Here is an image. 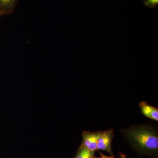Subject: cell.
<instances>
[{
  "label": "cell",
  "mask_w": 158,
  "mask_h": 158,
  "mask_svg": "<svg viewBox=\"0 0 158 158\" xmlns=\"http://www.w3.org/2000/svg\"><path fill=\"white\" fill-rule=\"evenodd\" d=\"M114 135L113 129L100 131L98 140V150L105 151L113 156L112 144Z\"/></svg>",
  "instance_id": "obj_2"
},
{
  "label": "cell",
  "mask_w": 158,
  "mask_h": 158,
  "mask_svg": "<svg viewBox=\"0 0 158 158\" xmlns=\"http://www.w3.org/2000/svg\"><path fill=\"white\" fill-rule=\"evenodd\" d=\"M18 0H0V12L2 15H9L14 11Z\"/></svg>",
  "instance_id": "obj_5"
},
{
  "label": "cell",
  "mask_w": 158,
  "mask_h": 158,
  "mask_svg": "<svg viewBox=\"0 0 158 158\" xmlns=\"http://www.w3.org/2000/svg\"><path fill=\"white\" fill-rule=\"evenodd\" d=\"M122 134L138 152L156 154L158 150L157 130L148 125L132 126L122 130Z\"/></svg>",
  "instance_id": "obj_1"
},
{
  "label": "cell",
  "mask_w": 158,
  "mask_h": 158,
  "mask_svg": "<svg viewBox=\"0 0 158 158\" xmlns=\"http://www.w3.org/2000/svg\"><path fill=\"white\" fill-rule=\"evenodd\" d=\"M99 133L100 131L92 132L84 131L82 134L83 141L81 145L93 152L98 150V140Z\"/></svg>",
  "instance_id": "obj_3"
},
{
  "label": "cell",
  "mask_w": 158,
  "mask_h": 158,
  "mask_svg": "<svg viewBox=\"0 0 158 158\" xmlns=\"http://www.w3.org/2000/svg\"><path fill=\"white\" fill-rule=\"evenodd\" d=\"M139 107L144 116L155 121H158L157 108L148 104L146 102L142 101L139 104Z\"/></svg>",
  "instance_id": "obj_4"
},
{
  "label": "cell",
  "mask_w": 158,
  "mask_h": 158,
  "mask_svg": "<svg viewBox=\"0 0 158 158\" xmlns=\"http://www.w3.org/2000/svg\"><path fill=\"white\" fill-rule=\"evenodd\" d=\"M99 153L101 155L99 157H96V156H94V158H115L113 157V156L109 157L107 156H105L102 153L100 152H99ZM120 157L118 158H126V156L124 154H121L120 155Z\"/></svg>",
  "instance_id": "obj_8"
},
{
  "label": "cell",
  "mask_w": 158,
  "mask_h": 158,
  "mask_svg": "<svg viewBox=\"0 0 158 158\" xmlns=\"http://www.w3.org/2000/svg\"><path fill=\"white\" fill-rule=\"evenodd\" d=\"M1 15H2V14H1V12H0V17H1Z\"/></svg>",
  "instance_id": "obj_9"
},
{
  "label": "cell",
  "mask_w": 158,
  "mask_h": 158,
  "mask_svg": "<svg viewBox=\"0 0 158 158\" xmlns=\"http://www.w3.org/2000/svg\"><path fill=\"white\" fill-rule=\"evenodd\" d=\"M94 152L81 145L74 158H94Z\"/></svg>",
  "instance_id": "obj_6"
},
{
  "label": "cell",
  "mask_w": 158,
  "mask_h": 158,
  "mask_svg": "<svg viewBox=\"0 0 158 158\" xmlns=\"http://www.w3.org/2000/svg\"><path fill=\"white\" fill-rule=\"evenodd\" d=\"M144 6L149 8H153L157 6L158 0H143Z\"/></svg>",
  "instance_id": "obj_7"
}]
</instances>
